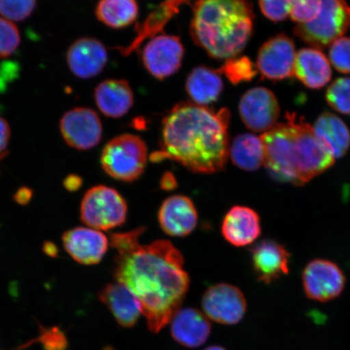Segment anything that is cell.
Wrapping results in <instances>:
<instances>
[{"mask_svg": "<svg viewBox=\"0 0 350 350\" xmlns=\"http://www.w3.org/2000/svg\"><path fill=\"white\" fill-rule=\"evenodd\" d=\"M144 230L141 227L111 235L117 252L113 275L137 297L148 329L157 334L180 309L189 277L181 252L169 241L139 244Z\"/></svg>", "mask_w": 350, "mask_h": 350, "instance_id": "cell-1", "label": "cell"}, {"mask_svg": "<svg viewBox=\"0 0 350 350\" xmlns=\"http://www.w3.org/2000/svg\"><path fill=\"white\" fill-rule=\"evenodd\" d=\"M229 109L215 111L193 103H182L164 117L160 150L152 161L172 159L199 174L225 168L230 153Z\"/></svg>", "mask_w": 350, "mask_h": 350, "instance_id": "cell-2", "label": "cell"}, {"mask_svg": "<svg viewBox=\"0 0 350 350\" xmlns=\"http://www.w3.org/2000/svg\"><path fill=\"white\" fill-rule=\"evenodd\" d=\"M265 165L275 180L303 186L334 164L303 117L287 113L284 121L262 135Z\"/></svg>", "mask_w": 350, "mask_h": 350, "instance_id": "cell-3", "label": "cell"}, {"mask_svg": "<svg viewBox=\"0 0 350 350\" xmlns=\"http://www.w3.org/2000/svg\"><path fill=\"white\" fill-rule=\"evenodd\" d=\"M250 0H196L190 26L192 40L214 59L237 57L252 37Z\"/></svg>", "mask_w": 350, "mask_h": 350, "instance_id": "cell-4", "label": "cell"}, {"mask_svg": "<svg viewBox=\"0 0 350 350\" xmlns=\"http://www.w3.org/2000/svg\"><path fill=\"white\" fill-rule=\"evenodd\" d=\"M148 148L141 137L119 135L104 147L100 163L105 172L122 182H133L142 176L147 164Z\"/></svg>", "mask_w": 350, "mask_h": 350, "instance_id": "cell-5", "label": "cell"}, {"mask_svg": "<svg viewBox=\"0 0 350 350\" xmlns=\"http://www.w3.org/2000/svg\"><path fill=\"white\" fill-rule=\"evenodd\" d=\"M321 11L316 19L297 24L295 34L316 48H325L338 40L350 24V7L345 0H321Z\"/></svg>", "mask_w": 350, "mask_h": 350, "instance_id": "cell-6", "label": "cell"}, {"mask_svg": "<svg viewBox=\"0 0 350 350\" xmlns=\"http://www.w3.org/2000/svg\"><path fill=\"white\" fill-rule=\"evenodd\" d=\"M128 205L119 192L112 187L96 186L88 191L81 204V218L91 228L109 230L126 221Z\"/></svg>", "mask_w": 350, "mask_h": 350, "instance_id": "cell-7", "label": "cell"}, {"mask_svg": "<svg viewBox=\"0 0 350 350\" xmlns=\"http://www.w3.org/2000/svg\"><path fill=\"white\" fill-rule=\"evenodd\" d=\"M185 52V47L178 37L157 35L144 47L143 64L153 77L163 81L174 75L181 68Z\"/></svg>", "mask_w": 350, "mask_h": 350, "instance_id": "cell-8", "label": "cell"}, {"mask_svg": "<svg viewBox=\"0 0 350 350\" xmlns=\"http://www.w3.org/2000/svg\"><path fill=\"white\" fill-rule=\"evenodd\" d=\"M59 128L65 142L77 150H91L103 137L102 122L90 108L77 107L65 113Z\"/></svg>", "mask_w": 350, "mask_h": 350, "instance_id": "cell-9", "label": "cell"}, {"mask_svg": "<svg viewBox=\"0 0 350 350\" xmlns=\"http://www.w3.org/2000/svg\"><path fill=\"white\" fill-rule=\"evenodd\" d=\"M347 278L335 262L327 260L310 261L303 273V284L308 299L321 301H331L342 293Z\"/></svg>", "mask_w": 350, "mask_h": 350, "instance_id": "cell-10", "label": "cell"}, {"mask_svg": "<svg viewBox=\"0 0 350 350\" xmlns=\"http://www.w3.org/2000/svg\"><path fill=\"white\" fill-rule=\"evenodd\" d=\"M205 316L221 325H233L242 321L247 301L239 288L229 284H217L208 288L202 299Z\"/></svg>", "mask_w": 350, "mask_h": 350, "instance_id": "cell-11", "label": "cell"}, {"mask_svg": "<svg viewBox=\"0 0 350 350\" xmlns=\"http://www.w3.org/2000/svg\"><path fill=\"white\" fill-rule=\"evenodd\" d=\"M241 120L254 133L272 129L280 115L278 100L272 91L264 87L249 90L240 100Z\"/></svg>", "mask_w": 350, "mask_h": 350, "instance_id": "cell-12", "label": "cell"}, {"mask_svg": "<svg viewBox=\"0 0 350 350\" xmlns=\"http://www.w3.org/2000/svg\"><path fill=\"white\" fill-rule=\"evenodd\" d=\"M295 59L294 42L286 34H278L261 46L256 68L262 78L282 81L294 76Z\"/></svg>", "mask_w": 350, "mask_h": 350, "instance_id": "cell-13", "label": "cell"}, {"mask_svg": "<svg viewBox=\"0 0 350 350\" xmlns=\"http://www.w3.org/2000/svg\"><path fill=\"white\" fill-rule=\"evenodd\" d=\"M66 252L79 264L97 265L108 250L109 241L102 232L87 227L66 231L62 237Z\"/></svg>", "mask_w": 350, "mask_h": 350, "instance_id": "cell-14", "label": "cell"}, {"mask_svg": "<svg viewBox=\"0 0 350 350\" xmlns=\"http://www.w3.org/2000/svg\"><path fill=\"white\" fill-rule=\"evenodd\" d=\"M253 269L260 282L270 284L290 271V252L277 241L264 239L251 249Z\"/></svg>", "mask_w": 350, "mask_h": 350, "instance_id": "cell-15", "label": "cell"}, {"mask_svg": "<svg viewBox=\"0 0 350 350\" xmlns=\"http://www.w3.org/2000/svg\"><path fill=\"white\" fill-rule=\"evenodd\" d=\"M107 60L106 47L93 38L78 39L70 46L67 54L70 70L81 79L98 76L106 67Z\"/></svg>", "mask_w": 350, "mask_h": 350, "instance_id": "cell-16", "label": "cell"}, {"mask_svg": "<svg viewBox=\"0 0 350 350\" xmlns=\"http://www.w3.org/2000/svg\"><path fill=\"white\" fill-rule=\"evenodd\" d=\"M159 220L165 233L173 237H185L196 229L198 213L188 197L174 196L161 204Z\"/></svg>", "mask_w": 350, "mask_h": 350, "instance_id": "cell-17", "label": "cell"}, {"mask_svg": "<svg viewBox=\"0 0 350 350\" xmlns=\"http://www.w3.org/2000/svg\"><path fill=\"white\" fill-rule=\"evenodd\" d=\"M226 241L234 247H246L260 237V218L251 208L234 206L227 213L221 226Z\"/></svg>", "mask_w": 350, "mask_h": 350, "instance_id": "cell-18", "label": "cell"}, {"mask_svg": "<svg viewBox=\"0 0 350 350\" xmlns=\"http://www.w3.org/2000/svg\"><path fill=\"white\" fill-rule=\"evenodd\" d=\"M98 299L111 310L118 323L124 327L137 325L142 308L129 288L120 282L108 284L99 292Z\"/></svg>", "mask_w": 350, "mask_h": 350, "instance_id": "cell-19", "label": "cell"}, {"mask_svg": "<svg viewBox=\"0 0 350 350\" xmlns=\"http://www.w3.org/2000/svg\"><path fill=\"white\" fill-rule=\"evenodd\" d=\"M170 322L174 340L188 348L200 347L208 340L211 332L207 317L194 308L179 309Z\"/></svg>", "mask_w": 350, "mask_h": 350, "instance_id": "cell-20", "label": "cell"}, {"mask_svg": "<svg viewBox=\"0 0 350 350\" xmlns=\"http://www.w3.org/2000/svg\"><path fill=\"white\" fill-rule=\"evenodd\" d=\"M96 104L105 116L119 119L134 104V94L125 80H107L100 83L94 92Z\"/></svg>", "mask_w": 350, "mask_h": 350, "instance_id": "cell-21", "label": "cell"}, {"mask_svg": "<svg viewBox=\"0 0 350 350\" xmlns=\"http://www.w3.org/2000/svg\"><path fill=\"white\" fill-rule=\"evenodd\" d=\"M295 75L309 89L319 90L330 81L332 69L326 56L317 48H304L296 55Z\"/></svg>", "mask_w": 350, "mask_h": 350, "instance_id": "cell-22", "label": "cell"}, {"mask_svg": "<svg viewBox=\"0 0 350 350\" xmlns=\"http://www.w3.org/2000/svg\"><path fill=\"white\" fill-rule=\"evenodd\" d=\"M313 130L319 143L335 159L347 154L350 147V133L339 117L323 113L314 122Z\"/></svg>", "mask_w": 350, "mask_h": 350, "instance_id": "cell-23", "label": "cell"}, {"mask_svg": "<svg viewBox=\"0 0 350 350\" xmlns=\"http://www.w3.org/2000/svg\"><path fill=\"white\" fill-rule=\"evenodd\" d=\"M185 86L192 103L204 107L215 103L224 90L221 74L218 70L205 66L192 70L187 78Z\"/></svg>", "mask_w": 350, "mask_h": 350, "instance_id": "cell-24", "label": "cell"}, {"mask_svg": "<svg viewBox=\"0 0 350 350\" xmlns=\"http://www.w3.org/2000/svg\"><path fill=\"white\" fill-rule=\"evenodd\" d=\"M229 156L239 169L256 172L265 164V150L261 138L249 133L237 135L230 146Z\"/></svg>", "mask_w": 350, "mask_h": 350, "instance_id": "cell-25", "label": "cell"}, {"mask_svg": "<svg viewBox=\"0 0 350 350\" xmlns=\"http://www.w3.org/2000/svg\"><path fill=\"white\" fill-rule=\"evenodd\" d=\"M99 21L113 29L128 27L137 19V0H100L96 8Z\"/></svg>", "mask_w": 350, "mask_h": 350, "instance_id": "cell-26", "label": "cell"}, {"mask_svg": "<svg viewBox=\"0 0 350 350\" xmlns=\"http://www.w3.org/2000/svg\"><path fill=\"white\" fill-rule=\"evenodd\" d=\"M218 72L224 75L233 85L250 81L256 76V65L247 56L234 57L226 60L224 64L218 69Z\"/></svg>", "mask_w": 350, "mask_h": 350, "instance_id": "cell-27", "label": "cell"}, {"mask_svg": "<svg viewBox=\"0 0 350 350\" xmlns=\"http://www.w3.org/2000/svg\"><path fill=\"white\" fill-rule=\"evenodd\" d=\"M326 100L335 111L350 115V78H340L328 87Z\"/></svg>", "mask_w": 350, "mask_h": 350, "instance_id": "cell-28", "label": "cell"}, {"mask_svg": "<svg viewBox=\"0 0 350 350\" xmlns=\"http://www.w3.org/2000/svg\"><path fill=\"white\" fill-rule=\"evenodd\" d=\"M36 0H0V15L10 21H22L32 14Z\"/></svg>", "mask_w": 350, "mask_h": 350, "instance_id": "cell-29", "label": "cell"}, {"mask_svg": "<svg viewBox=\"0 0 350 350\" xmlns=\"http://www.w3.org/2000/svg\"><path fill=\"white\" fill-rule=\"evenodd\" d=\"M21 37L13 22L0 17V59L6 58L18 48Z\"/></svg>", "mask_w": 350, "mask_h": 350, "instance_id": "cell-30", "label": "cell"}, {"mask_svg": "<svg viewBox=\"0 0 350 350\" xmlns=\"http://www.w3.org/2000/svg\"><path fill=\"white\" fill-rule=\"evenodd\" d=\"M321 8V0H294L290 15L299 24L308 23L317 18Z\"/></svg>", "mask_w": 350, "mask_h": 350, "instance_id": "cell-31", "label": "cell"}, {"mask_svg": "<svg viewBox=\"0 0 350 350\" xmlns=\"http://www.w3.org/2000/svg\"><path fill=\"white\" fill-rule=\"evenodd\" d=\"M330 60L340 72L350 73V38H340L332 43Z\"/></svg>", "mask_w": 350, "mask_h": 350, "instance_id": "cell-32", "label": "cell"}, {"mask_svg": "<svg viewBox=\"0 0 350 350\" xmlns=\"http://www.w3.org/2000/svg\"><path fill=\"white\" fill-rule=\"evenodd\" d=\"M35 340L42 345L44 350H67L68 347L64 332L58 327L40 326L38 338Z\"/></svg>", "mask_w": 350, "mask_h": 350, "instance_id": "cell-33", "label": "cell"}, {"mask_svg": "<svg viewBox=\"0 0 350 350\" xmlns=\"http://www.w3.org/2000/svg\"><path fill=\"white\" fill-rule=\"evenodd\" d=\"M293 2L294 0H259L262 14L274 22L287 18L291 14Z\"/></svg>", "mask_w": 350, "mask_h": 350, "instance_id": "cell-34", "label": "cell"}, {"mask_svg": "<svg viewBox=\"0 0 350 350\" xmlns=\"http://www.w3.org/2000/svg\"><path fill=\"white\" fill-rule=\"evenodd\" d=\"M11 137L10 126L8 122L0 117V156L7 153L8 143Z\"/></svg>", "mask_w": 350, "mask_h": 350, "instance_id": "cell-35", "label": "cell"}, {"mask_svg": "<svg viewBox=\"0 0 350 350\" xmlns=\"http://www.w3.org/2000/svg\"><path fill=\"white\" fill-rule=\"evenodd\" d=\"M33 194V192L31 188L21 187L18 188V190L13 195V200H14L16 203L25 206V205L29 204L30 201L32 200Z\"/></svg>", "mask_w": 350, "mask_h": 350, "instance_id": "cell-36", "label": "cell"}, {"mask_svg": "<svg viewBox=\"0 0 350 350\" xmlns=\"http://www.w3.org/2000/svg\"><path fill=\"white\" fill-rule=\"evenodd\" d=\"M83 179L77 174H69L66 177L64 181V186L66 190L74 192L77 191L82 187Z\"/></svg>", "mask_w": 350, "mask_h": 350, "instance_id": "cell-37", "label": "cell"}, {"mask_svg": "<svg viewBox=\"0 0 350 350\" xmlns=\"http://www.w3.org/2000/svg\"><path fill=\"white\" fill-rule=\"evenodd\" d=\"M160 186L164 191H173L176 189L178 182L174 174L172 172H165L161 178Z\"/></svg>", "mask_w": 350, "mask_h": 350, "instance_id": "cell-38", "label": "cell"}, {"mask_svg": "<svg viewBox=\"0 0 350 350\" xmlns=\"http://www.w3.org/2000/svg\"><path fill=\"white\" fill-rule=\"evenodd\" d=\"M42 250L46 256L51 258H57L59 256L58 247H57L54 243L51 242V241H46V242L43 243Z\"/></svg>", "mask_w": 350, "mask_h": 350, "instance_id": "cell-39", "label": "cell"}, {"mask_svg": "<svg viewBox=\"0 0 350 350\" xmlns=\"http://www.w3.org/2000/svg\"><path fill=\"white\" fill-rule=\"evenodd\" d=\"M204 350H226V349L218 347V345H213V347H208L207 349H205Z\"/></svg>", "mask_w": 350, "mask_h": 350, "instance_id": "cell-40", "label": "cell"}, {"mask_svg": "<svg viewBox=\"0 0 350 350\" xmlns=\"http://www.w3.org/2000/svg\"><path fill=\"white\" fill-rule=\"evenodd\" d=\"M7 154H8V152L4 153V154L0 156V161H1L3 159V157H5Z\"/></svg>", "mask_w": 350, "mask_h": 350, "instance_id": "cell-41", "label": "cell"}]
</instances>
